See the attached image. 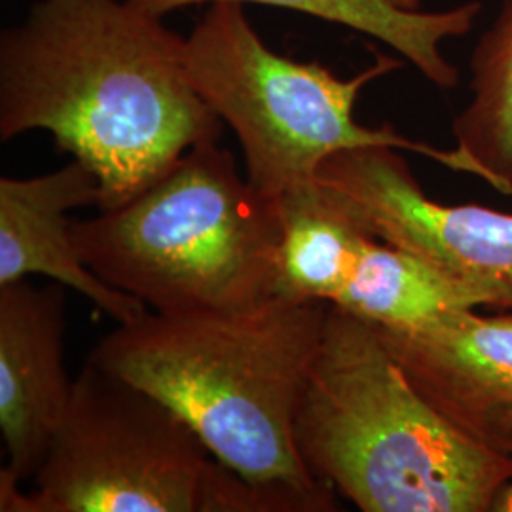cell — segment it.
Instances as JSON below:
<instances>
[{"instance_id":"1","label":"cell","mask_w":512,"mask_h":512,"mask_svg":"<svg viewBox=\"0 0 512 512\" xmlns=\"http://www.w3.org/2000/svg\"><path fill=\"white\" fill-rule=\"evenodd\" d=\"M35 129L92 171L110 211L219 141L222 122L162 18L128 0H40L0 38V139Z\"/></svg>"},{"instance_id":"2","label":"cell","mask_w":512,"mask_h":512,"mask_svg":"<svg viewBox=\"0 0 512 512\" xmlns=\"http://www.w3.org/2000/svg\"><path fill=\"white\" fill-rule=\"evenodd\" d=\"M329 310L283 294L247 310H148L101 338L88 361L169 404L239 475L330 488L310 475L293 437Z\"/></svg>"},{"instance_id":"3","label":"cell","mask_w":512,"mask_h":512,"mask_svg":"<svg viewBox=\"0 0 512 512\" xmlns=\"http://www.w3.org/2000/svg\"><path fill=\"white\" fill-rule=\"evenodd\" d=\"M310 475L365 512H488L512 458L461 433L370 323L330 306L294 416Z\"/></svg>"},{"instance_id":"4","label":"cell","mask_w":512,"mask_h":512,"mask_svg":"<svg viewBox=\"0 0 512 512\" xmlns=\"http://www.w3.org/2000/svg\"><path fill=\"white\" fill-rule=\"evenodd\" d=\"M84 264L158 313L253 308L277 294L283 220L219 141L190 148L135 200L71 220Z\"/></svg>"},{"instance_id":"5","label":"cell","mask_w":512,"mask_h":512,"mask_svg":"<svg viewBox=\"0 0 512 512\" xmlns=\"http://www.w3.org/2000/svg\"><path fill=\"white\" fill-rule=\"evenodd\" d=\"M184 65L192 88L222 124L234 129L245 175L256 190L279 200L313 183L330 156L363 147L408 150L494 186L471 156L442 150L397 133L393 126H361L353 112L366 84L403 63L378 54L374 65L340 78L321 63L275 54L238 2H213L184 38Z\"/></svg>"},{"instance_id":"6","label":"cell","mask_w":512,"mask_h":512,"mask_svg":"<svg viewBox=\"0 0 512 512\" xmlns=\"http://www.w3.org/2000/svg\"><path fill=\"white\" fill-rule=\"evenodd\" d=\"M213 461L169 404L86 361L31 492L0 473V511L200 512Z\"/></svg>"},{"instance_id":"7","label":"cell","mask_w":512,"mask_h":512,"mask_svg":"<svg viewBox=\"0 0 512 512\" xmlns=\"http://www.w3.org/2000/svg\"><path fill=\"white\" fill-rule=\"evenodd\" d=\"M315 179L366 234L416 256L475 308L512 310L509 213L431 200L397 148L342 150Z\"/></svg>"},{"instance_id":"8","label":"cell","mask_w":512,"mask_h":512,"mask_svg":"<svg viewBox=\"0 0 512 512\" xmlns=\"http://www.w3.org/2000/svg\"><path fill=\"white\" fill-rule=\"evenodd\" d=\"M412 384L480 446L512 458V310L452 311L427 325H372Z\"/></svg>"},{"instance_id":"9","label":"cell","mask_w":512,"mask_h":512,"mask_svg":"<svg viewBox=\"0 0 512 512\" xmlns=\"http://www.w3.org/2000/svg\"><path fill=\"white\" fill-rule=\"evenodd\" d=\"M65 329L61 283L0 285V431L8 454L2 475L18 484L42 467L73 395L63 365Z\"/></svg>"},{"instance_id":"10","label":"cell","mask_w":512,"mask_h":512,"mask_svg":"<svg viewBox=\"0 0 512 512\" xmlns=\"http://www.w3.org/2000/svg\"><path fill=\"white\" fill-rule=\"evenodd\" d=\"M99 200L97 177L76 160L31 179L2 177L0 285L46 275L92 300L118 325L147 313L141 300L93 274L74 245L69 213L99 207Z\"/></svg>"},{"instance_id":"11","label":"cell","mask_w":512,"mask_h":512,"mask_svg":"<svg viewBox=\"0 0 512 512\" xmlns=\"http://www.w3.org/2000/svg\"><path fill=\"white\" fill-rule=\"evenodd\" d=\"M139 10L164 18L165 14L194 4L253 2L287 8L311 18L325 19L359 31L391 46L410 61L431 84L452 90L459 82L458 69L442 54V42L467 35L482 2L471 0L442 12H423L421 0H128Z\"/></svg>"},{"instance_id":"12","label":"cell","mask_w":512,"mask_h":512,"mask_svg":"<svg viewBox=\"0 0 512 512\" xmlns=\"http://www.w3.org/2000/svg\"><path fill=\"white\" fill-rule=\"evenodd\" d=\"M283 245L277 294L332 304L370 234L317 183L279 198Z\"/></svg>"},{"instance_id":"13","label":"cell","mask_w":512,"mask_h":512,"mask_svg":"<svg viewBox=\"0 0 512 512\" xmlns=\"http://www.w3.org/2000/svg\"><path fill=\"white\" fill-rule=\"evenodd\" d=\"M330 306L391 329L421 327L452 311L475 310L433 268L372 236Z\"/></svg>"},{"instance_id":"14","label":"cell","mask_w":512,"mask_h":512,"mask_svg":"<svg viewBox=\"0 0 512 512\" xmlns=\"http://www.w3.org/2000/svg\"><path fill=\"white\" fill-rule=\"evenodd\" d=\"M471 92L454 122L456 148L492 177L497 192L512 196V0H503L499 16L476 44Z\"/></svg>"},{"instance_id":"15","label":"cell","mask_w":512,"mask_h":512,"mask_svg":"<svg viewBox=\"0 0 512 512\" xmlns=\"http://www.w3.org/2000/svg\"><path fill=\"white\" fill-rule=\"evenodd\" d=\"M494 512H512V478L507 482V486L499 492L494 501Z\"/></svg>"}]
</instances>
